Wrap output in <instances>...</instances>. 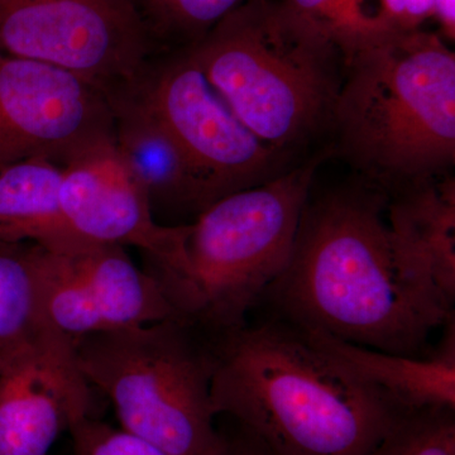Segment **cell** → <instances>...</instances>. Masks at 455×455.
<instances>
[{"instance_id": "obj_1", "label": "cell", "mask_w": 455, "mask_h": 455, "mask_svg": "<svg viewBox=\"0 0 455 455\" xmlns=\"http://www.w3.org/2000/svg\"><path fill=\"white\" fill-rule=\"evenodd\" d=\"M387 200L366 182L307 200L289 263L265 295L280 319L299 328L392 355L427 357L430 334L454 311L403 274L383 220Z\"/></svg>"}, {"instance_id": "obj_2", "label": "cell", "mask_w": 455, "mask_h": 455, "mask_svg": "<svg viewBox=\"0 0 455 455\" xmlns=\"http://www.w3.org/2000/svg\"><path fill=\"white\" fill-rule=\"evenodd\" d=\"M209 338L215 415L274 455H367L406 411L280 317Z\"/></svg>"}, {"instance_id": "obj_3", "label": "cell", "mask_w": 455, "mask_h": 455, "mask_svg": "<svg viewBox=\"0 0 455 455\" xmlns=\"http://www.w3.org/2000/svg\"><path fill=\"white\" fill-rule=\"evenodd\" d=\"M333 156L386 196L451 173L455 53L438 32L385 29L346 51Z\"/></svg>"}, {"instance_id": "obj_4", "label": "cell", "mask_w": 455, "mask_h": 455, "mask_svg": "<svg viewBox=\"0 0 455 455\" xmlns=\"http://www.w3.org/2000/svg\"><path fill=\"white\" fill-rule=\"evenodd\" d=\"M254 136L292 158L331 133L340 47L281 0H248L187 47Z\"/></svg>"}, {"instance_id": "obj_5", "label": "cell", "mask_w": 455, "mask_h": 455, "mask_svg": "<svg viewBox=\"0 0 455 455\" xmlns=\"http://www.w3.org/2000/svg\"><path fill=\"white\" fill-rule=\"evenodd\" d=\"M331 156V145L323 147L197 215L184 266L155 276L179 317L208 335L247 324L248 311L286 268L316 170Z\"/></svg>"}, {"instance_id": "obj_6", "label": "cell", "mask_w": 455, "mask_h": 455, "mask_svg": "<svg viewBox=\"0 0 455 455\" xmlns=\"http://www.w3.org/2000/svg\"><path fill=\"white\" fill-rule=\"evenodd\" d=\"M74 343L84 376L112 403L122 429L167 455H220L208 334L171 317Z\"/></svg>"}, {"instance_id": "obj_7", "label": "cell", "mask_w": 455, "mask_h": 455, "mask_svg": "<svg viewBox=\"0 0 455 455\" xmlns=\"http://www.w3.org/2000/svg\"><path fill=\"white\" fill-rule=\"evenodd\" d=\"M118 92L136 98L163 123L202 180L209 206L296 164L236 118L188 49L155 53Z\"/></svg>"}, {"instance_id": "obj_8", "label": "cell", "mask_w": 455, "mask_h": 455, "mask_svg": "<svg viewBox=\"0 0 455 455\" xmlns=\"http://www.w3.org/2000/svg\"><path fill=\"white\" fill-rule=\"evenodd\" d=\"M0 50L65 68L109 94L158 52L132 0H0Z\"/></svg>"}, {"instance_id": "obj_9", "label": "cell", "mask_w": 455, "mask_h": 455, "mask_svg": "<svg viewBox=\"0 0 455 455\" xmlns=\"http://www.w3.org/2000/svg\"><path fill=\"white\" fill-rule=\"evenodd\" d=\"M113 137L107 90L65 68L0 50V167L31 158L65 166Z\"/></svg>"}, {"instance_id": "obj_10", "label": "cell", "mask_w": 455, "mask_h": 455, "mask_svg": "<svg viewBox=\"0 0 455 455\" xmlns=\"http://www.w3.org/2000/svg\"><path fill=\"white\" fill-rule=\"evenodd\" d=\"M35 267L42 324L71 340L179 317L154 275L121 245L36 244Z\"/></svg>"}, {"instance_id": "obj_11", "label": "cell", "mask_w": 455, "mask_h": 455, "mask_svg": "<svg viewBox=\"0 0 455 455\" xmlns=\"http://www.w3.org/2000/svg\"><path fill=\"white\" fill-rule=\"evenodd\" d=\"M60 206L66 224L86 243L136 247L155 276L176 274L185 262L190 224L164 226L123 163L113 139L62 166Z\"/></svg>"}, {"instance_id": "obj_12", "label": "cell", "mask_w": 455, "mask_h": 455, "mask_svg": "<svg viewBox=\"0 0 455 455\" xmlns=\"http://www.w3.org/2000/svg\"><path fill=\"white\" fill-rule=\"evenodd\" d=\"M94 416L70 338L44 326L0 364V455H50L62 433Z\"/></svg>"}, {"instance_id": "obj_13", "label": "cell", "mask_w": 455, "mask_h": 455, "mask_svg": "<svg viewBox=\"0 0 455 455\" xmlns=\"http://www.w3.org/2000/svg\"><path fill=\"white\" fill-rule=\"evenodd\" d=\"M388 232L405 276L449 313L455 304V179L414 182L387 196Z\"/></svg>"}, {"instance_id": "obj_14", "label": "cell", "mask_w": 455, "mask_h": 455, "mask_svg": "<svg viewBox=\"0 0 455 455\" xmlns=\"http://www.w3.org/2000/svg\"><path fill=\"white\" fill-rule=\"evenodd\" d=\"M110 98L114 143L154 214L205 211L209 203L202 180L163 123L128 92H113Z\"/></svg>"}, {"instance_id": "obj_15", "label": "cell", "mask_w": 455, "mask_h": 455, "mask_svg": "<svg viewBox=\"0 0 455 455\" xmlns=\"http://www.w3.org/2000/svg\"><path fill=\"white\" fill-rule=\"evenodd\" d=\"M301 331L314 346L401 409L455 410L454 315L445 323L439 346L427 357L392 355L341 340L325 331Z\"/></svg>"}, {"instance_id": "obj_16", "label": "cell", "mask_w": 455, "mask_h": 455, "mask_svg": "<svg viewBox=\"0 0 455 455\" xmlns=\"http://www.w3.org/2000/svg\"><path fill=\"white\" fill-rule=\"evenodd\" d=\"M62 166L31 158L0 167V239L50 251L86 244L71 232L60 206Z\"/></svg>"}, {"instance_id": "obj_17", "label": "cell", "mask_w": 455, "mask_h": 455, "mask_svg": "<svg viewBox=\"0 0 455 455\" xmlns=\"http://www.w3.org/2000/svg\"><path fill=\"white\" fill-rule=\"evenodd\" d=\"M35 245L0 239V364L44 328L38 309Z\"/></svg>"}, {"instance_id": "obj_18", "label": "cell", "mask_w": 455, "mask_h": 455, "mask_svg": "<svg viewBox=\"0 0 455 455\" xmlns=\"http://www.w3.org/2000/svg\"><path fill=\"white\" fill-rule=\"evenodd\" d=\"M248 0H132L158 52L187 49Z\"/></svg>"}, {"instance_id": "obj_19", "label": "cell", "mask_w": 455, "mask_h": 455, "mask_svg": "<svg viewBox=\"0 0 455 455\" xmlns=\"http://www.w3.org/2000/svg\"><path fill=\"white\" fill-rule=\"evenodd\" d=\"M367 455H455V410H406Z\"/></svg>"}, {"instance_id": "obj_20", "label": "cell", "mask_w": 455, "mask_h": 455, "mask_svg": "<svg viewBox=\"0 0 455 455\" xmlns=\"http://www.w3.org/2000/svg\"><path fill=\"white\" fill-rule=\"evenodd\" d=\"M298 16L313 23L340 47L341 52L385 26L368 7V0H281Z\"/></svg>"}, {"instance_id": "obj_21", "label": "cell", "mask_w": 455, "mask_h": 455, "mask_svg": "<svg viewBox=\"0 0 455 455\" xmlns=\"http://www.w3.org/2000/svg\"><path fill=\"white\" fill-rule=\"evenodd\" d=\"M68 434L74 455H167L151 443L114 427L97 416L77 421Z\"/></svg>"}, {"instance_id": "obj_22", "label": "cell", "mask_w": 455, "mask_h": 455, "mask_svg": "<svg viewBox=\"0 0 455 455\" xmlns=\"http://www.w3.org/2000/svg\"><path fill=\"white\" fill-rule=\"evenodd\" d=\"M376 13L388 29L424 28L433 20V0H376Z\"/></svg>"}, {"instance_id": "obj_23", "label": "cell", "mask_w": 455, "mask_h": 455, "mask_svg": "<svg viewBox=\"0 0 455 455\" xmlns=\"http://www.w3.org/2000/svg\"><path fill=\"white\" fill-rule=\"evenodd\" d=\"M220 455H274L252 436L239 429L235 436L224 435Z\"/></svg>"}, {"instance_id": "obj_24", "label": "cell", "mask_w": 455, "mask_h": 455, "mask_svg": "<svg viewBox=\"0 0 455 455\" xmlns=\"http://www.w3.org/2000/svg\"><path fill=\"white\" fill-rule=\"evenodd\" d=\"M433 20L438 22L439 35L445 41L455 38V0H433Z\"/></svg>"}]
</instances>
